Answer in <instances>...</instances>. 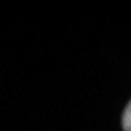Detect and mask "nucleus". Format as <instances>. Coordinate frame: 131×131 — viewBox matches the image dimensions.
<instances>
[{"label": "nucleus", "mask_w": 131, "mask_h": 131, "mask_svg": "<svg viewBox=\"0 0 131 131\" xmlns=\"http://www.w3.org/2000/svg\"><path fill=\"white\" fill-rule=\"evenodd\" d=\"M122 126L124 131H131V101L127 105L123 113Z\"/></svg>", "instance_id": "obj_1"}]
</instances>
